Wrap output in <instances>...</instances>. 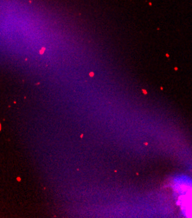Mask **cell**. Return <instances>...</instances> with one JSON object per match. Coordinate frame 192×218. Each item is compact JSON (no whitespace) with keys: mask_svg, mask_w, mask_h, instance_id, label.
Returning a JSON list of instances; mask_svg holds the SVG:
<instances>
[]
</instances>
